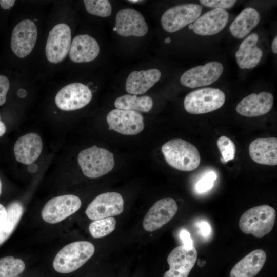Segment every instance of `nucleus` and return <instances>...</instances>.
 Masks as SVG:
<instances>
[{
  "mask_svg": "<svg viewBox=\"0 0 277 277\" xmlns=\"http://www.w3.org/2000/svg\"><path fill=\"white\" fill-rule=\"evenodd\" d=\"M167 163L173 168L183 171H191L200 165L201 157L196 147L181 139H172L162 147Z\"/></svg>",
  "mask_w": 277,
  "mask_h": 277,
  "instance_id": "obj_1",
  "label": "nucleus"
},
{
  "mask_svg": "<svg viewBox=\"0 0 277 277\" xmlns=\"http://www.w3.org/2000/svg\"><path fill=\"white\" fill-rule=\"evenodd\" d=\"M94 251V246L88 241H80L69 243L57 253L53 262V268L59 273L72 272L89 260Z\"/></svg>",
  "mask_w": 277,
  "mask_h": 277,
  "instance_id": "obj_2",
  "label": "nucleus"
},
{
  "mask_svg": "<svg viewBox=\"0 0 277 277\" xmlns=\"http://www.w3.org/2000/svg\"><path fill=\"white\" fill-rule=\"evenodd\" d=\"M275 209L267 205L257 206L249 209L241 216L239 227L242 232L261 238L272 229L275 220Z\"/></svg>",
  "mask_w": 277,
  "mask_h": 277,
  "instance_id": "obj_3",
  "label": "nucleus"
},
{
  "mask_svg": "<svg viewBox=\"0 0 277 277\" xmlns=\"http://www.w3.org/2000/svg\"><path fill=\"white\" fill-rule=\"evenodd\" d=\"M77 162L83 174L91 179L107 174L114 166L113 154L95 145L81 151Z\"/></svg>",
  "mask_w": 277,
  "mask_h": 277,
  "instance_id": "obj_4",
  "label": "nucleus"
},
{
  "mask_svg": "<svg viewBox=\"0 0 277 277\" xmlns=\"http://www.w3.org/2000/svg\"><path fill=\"white\" fill-rule=\"evenodd\" d=\"M225 102V93L214 88H204L193 91L184 98L185 109L189 113H208L221 108Z\"/></svg>",
  "mask_w": 277,
  "mask_h": 277,
  "instance_id": "obj_5",
  "label": "nucleus"
},
{
  "mask_svg": "<svg viewBox=\"0 0 277 277\" xmlns=\"http://www.w3.org/2000/svg\"><path fill=\"white\" fill-rule=\"evenodd\" d=\"M202 10L201 5L193 3L172 7L162 15L161 19L162 26L168 32L177 31L193 23L200 16Z\"/></svg>",
  "mask_w": 277,
  "mask_h": 277,
  "instance_id": "obj_6",
  "label": "nucleus"
},
{
  "mask_svg": "<svg viewBox=\"0 0 277 277\" xmlns=\"http://www.w3.org/2000/svg\"><path fill=\"white\" fill-rule=\"evenodd\" d=\"M81 205V200L76 195L58 196L46 203L42 211V217L48 223L55 224L76 212Z\"/></svg>",
  "mask_w": 277,
  "mask_h": 277,
  "instance_id": "obj_7",
  "label": "nucleus"
},
{
  "mask_svg": "<svg viewBox=\"0 0 277 277\" xmlns=\"http://www.w3.org/2000/svg\"><path fill=\"white\" fill-rule=\"evenodd\" d=\"M71 44L70 27L65 23L54 26L49 32L45 52L47 60L57 64L62 62L69 52Z\"/></svg>",
  "mask_w": 277,
  "mask_h": 277,
  "instance_id": "obj_8",
  "label": "nucleus"
},
{
  "mask_svg": "<svg viewBox=\"0 0 277 277\" xmlns=\"http://www.w3.org/2000/svg\"><path fill=\"white\" fill-rule=\"evenodd\" d=\"M92 93L86 85L73 83L63 87L56 94L55 102L64 111H73L81 109L91 101Z\"/></svg>",
  "mask_w": 277,
  "mask_h": 277,
  "instance_id": "obj_9",
  "label": "nucleus"
},
{
  "mask_svg": "<svg viewBox=\"0 0 277 277\" xmlns=\"http://www.w3.org/2000/svg\"><path fill=\"white\" fill-rule=\"evenodd\" d=\"M124 210L122 195L115 192H109L97 195L88 206L85 213L93 221L114 216Z\"/></svg>",
  "mask_w": 277,
  "mask_h": 277,
  "instance_id": "obj_10",
  "label": "nucleus"
},
{
  "mask_svg": "<svg viewBox=\"0 0 277 277\" xmlns=\"http://www.w3.org/2000/svg\"><path fill=\"white\" fill-rule=\"evenodd\" d=\"M106 120L109 130L124 135L137 134L144 128L143 115L135 111L113 109L108 114Z\"/></svg>",
  "mask_w": 277,
  "mask_h": 277,
  "instance_id": "obj_11",
  "label": "nucleus"
},
{
  "mask_svg": "<svg viewBox=\"0 0 277 277\" xmlns=\"http://www.w3.org/2000/svg\"><path fill=\"white\" fill-rule=\"evenodd\" d=\"M37 37V27L32 21L27 19L21 21L12 31L11 38L12 51L18 57L24 58L33 49Z\"/></svg>",
  "mask_w": 277,
  "mask_h": 277,
  "instance_id": "obj_12",
  "label": "nucleus"
},
{
  "mask_svg": "<svg viewBox=\"0 0 277 277\" xmlns=\"http://www.w3.org/2000/svg\"><path fill=\"white\" fill-rule=\"evenodd\" d=\"M223 70L221 63L210 62L185 72L180 77V82L183 86L190 88L209 85L220 78Z\"/></svg>",
  "mask_w": 277,
  "mask_h": 277,
  "instance_id": "obj_13",
  "label": "nucleus"
},
{
  "mask_svg": "<svg viewBox=\"0 0 277 277\" xmlns=\"http://www.w3.org/2000/svg\"><path fill=\"white\" fill-rule=\"evenodd\" d=\"M197 257V252L194 246L189 247L183 245L174 248L167 257L170 268L163 277H188Z\"/></svg>",
  "mask_w": 277,
  "mask_h": 277,
  "instance_id": "obj_14",
  "label": "nucleus"
},
{
  "mask_svg": "<svg viewBox=\"0 0 277 277\" xmlns=\"http://www.w3.org/2000/svg\"><path fill=\"white\" fill-rule=\"evenodd\" d=\"M177 205L171 197L161 199L156 202L146 214L143 222L144 229L152 232L168 223L176 214Z\"/></svg>",
  "mask_w": 277,
  "mask_h": 277,
  "instance_id": "obj_15",
  "label": "nucleus"
},
{
  "mask_svg": "<svg viewBox=\"0 0 277 277\" xmlns=\"http://www.w3.org/2000/svg\"><path fill=\"white\" fill-rule=\"evenodd\" d=\"M115 31L124 37H141L148 32V25L142 14L138 11L126 8L120 10L115 19Z\"/></svg>",
  "mask_w": 277,
  "mask_h": 277,
  "instance_id": "obj_16",
  "label": "nucleus"
},
{
  "mask_svg": "<svg viewBox=\"0 0 277 277\" xmlns=\"http://www.w3.org/2000/svg\"><path fill=\"white\" fill-rule=\"evenodd\" d=\"M229 13L225 9H213L203 14L192 23V30L196 34L210 36L217 34L226 27Z\"/></svg>",
  "mask_w": 277,
  "mask_h": 277,
  "instance_id": "obj_17",
  "label": "nucleus"
},
{
  "mask_svg": "<svg viewBox=\"0 0 277 277\" xmlns=\"http://www.w3.org/2000/svg\"><path fill=\"white\" fill-rule=\"evenodd\" d=\"M274 102L271 93L261 92L245 97L236 106V112L246 117H256L266 114L271 109Z\"/></svg>",
  "mask_w": 277,
  "mask_h": 277,
  "instance_id": "obj_18",
  "label": "nucleus"
},
{
  "mask_svg": "<svg viewBox=\"0 0 277 277\" xmlns=\"http://www.w3.org/2000/svg\"><path fill=\"white\" fill-rule=\"evenodd\" d=\"M43 149V142L39 135L29 133L19 137L14 146L17 161L25 165L33 163L39 156Z\"/></svg>",
  "mask_w": 277,
  "mask_h": 277,
  "instance_id": "obj_19",
  "label": "nucleus"
},
{
  "mask_svg": "<svg viewBox=\"0 0 277 277\" xmlns=\"http://www.w3.org/2000/svg\"><path fill=\"white\" fill-rule=\"evenodd\" d=\"M99 52V45L95 39L88 34L78 35L72 41L69 55L73 62L86 63L96 58Z\"/></svg>",
  "mask_w": 277,
  "mask_h": 277,
  "instance_id": "obj_20",
  "label": "nucleus"
},
{
  "mask_svg": "<svg viewBox=\"0 0 277 277\" xmlns=\"http://www.w3.org/2000/svg\"><path fill=\"white\" fill-rule=\"evenodd\" d=\"M249 155L256 163L270 166L277 165V138H259L249 145Z\"/></svg>",
  "mask_w": 277,
  "mask_h": 277,
  "instance_id": "obj_21",
  "label": "nucleus"
},
{
  "mask_svg": "<svg viewBox=\"0 0 277 277\" xmlns=\"http://www.w3.org/2000/svg\"><path fill=\"white\" fill-rule=\"evenodd\" d=\"M258 40V35L252 33L241 43L235 53V57L237 64L241 69H252L260 62L263 53L256 45Z\"/></svg>",
  "mask_w": 277,
  "mask_h": 277,
  "instance_id": "obj_22",
  "label": "nucleus"
},
{
  "mask_svg": "<svg viewBox=\"0 0 277 277\" xmlns=\"http://www.w3.org/2000/svg\"><path fill=\"white\" fill-rule=\"evenodd\" d=\"M161 76L160 71L155 68L134 71L127 77L126 90L130 94H143L159 81Z\"/></svg>",
  "mask_w": 277,
  "mask_h": 277,
  "instance_id": "obj_23",
  "label": "nucleus"
},
{
  "mask_svg": "<svg viewBox=\"0 0 277 277\" xmlns=\"http://www.w3.org/2000/svg\"><path fill=\"white\" fill-rule=\"evenodd\" d=\"M267 256L262 249H256L242 259L232 268L230 277H254L264 265Z\"/></svg>",
  "mask_w": 277,
  "mask_h": 277,
  "instance_id": "obj_24",
  "label": "nucleus"
},
{
  "mask_svg": "<svg viewBox=\"0 0 277 277\" xmlns=\"http://www.w3.org/2000/svg\"><path fill=\"white\" fill-rule=\"evenodd\" d=\"M260 21V15L256 10L247 7L235 17L229 27V31L234 37L242 39L255 27Z\"/></svg>",
  "mask_w": 277,
  "mask_h": 277,
  "instance_id": "obj_25",
  "label": "nucleus"
},
{
  "mask_svg": "<svg viewBox=\"0 0 277 277\" xmlns=\"http://www.w3.org/2000/svg\"><path fill=\"white\" fill-rule=\"evenodd\" d=\"M114 106L118 109L148 112L152 108L153 101L148 95L125 94L116 99Z\"/></svg>",
  "mask_w": 277,
  "mask_h": 277,
  "instance_id": "obj_26",
  "label": "nucleus"
},
{
  "mask_svg": "<svg viewBox=\"0 0 277 277\" xmlns=\"http://www.w3.org/2000/svg\"><path fill=\"white\" fill-rule=\"evenodd\" d=\"M6 209L7 216L5 222L0 228V245L11 235L24 212V207L18 201L11 202Z\"/></svg>",
  "mask_w": 277,
  "mask_h": 277,
  "instance_id": "obj_27",
  "label": "nucleus"
},
{
  "mask_svg": "<svg viewBox=\"0 0 277 277\" xmlns=\"http://www.w3.org/2000/svg\"><path fill=\"white\" fill-rule=\"evenodd\" d=\"M25 264L20 259L8 256L0 259V277H16L22 273Z\"/></svg>",
  "mask_w": 277,
  "mask_h": 277,
  "instance_id": "obj_28",
  "label": "nucleus"
},
{
  "mask_svg": "<svg viewBox=\"0 0 277 277\" xmlns=\"http://www.w3.org/2000/svg\"><path fill=\"white\" fill-rule=\"evenodd\" d=\"M116 220L113 217L104 218L92 222L89 226L90 233L94 238L105 236L115 228Z\"/></svg>",
  "mask_w": 277,
  "mask_h": 277,
  "instance_id": "obj_29",
  "label": "nucleus"
},
{
  "mask_svg": "<svg viewBox=\"0 0 277 277\" xmlns=\"http://www.w3.org/2000/svg\"><path fill=\"white\" fill-rule=\"evenodd\" d=\"M84 3L87 11L92 15L106 17L111 14L112 7L109 1L85 0Z\"/></svg>",
  "mask_w": 277,
  "mask_h": 277,
  "instance_id": "obj_30",
  "label": "nucleus"
},
{
  "mask_svg": "<svg viewBox=\"0 0 277 277\" xmlns=\"http://www.w3.org/2000/svg\"><path fill=\"white\" fill-rule=\"evenodd\" d=\"M217 147L221 152V161L223 164L232 160L235 157L236 147L234 142L229 137L223 135L217 141Z\"/></svg>",
  "mask_w": 277,
  "mask_h": 277,
  "instance_id": "obj_31",
  "label": "nucleus"
},
{
  "mask_svg": "<svg viewBox=\"0 0 277 277\" xmlns=\"http://www.w3.org/2000/svg\"><path fill=\"white\" fill-rule=\"evenodd\" d=\"M216 177V174L212 171L206 173L197 182L196 185L197 191L199 193H203L212 188Z\"/></svg>",
  "mask_w": 277,
  "mask_h": 277,
  "instance_id": "obj_32",
  "label": "nucleus"
},
{
  "mask_svg": "<svg viewBox=\"0 0 277 277\" xmlns=\"http://www.w3.org/2000/svg\"><path fill=\"white\" fill-rule=\"evenodd\" d=\"M201 4L206 7L214 9H229L232 7L236 2L234 0H201Z\"/></svg>",
  "mask_w": 277,
  "mask_h": 277,
  "instance_id": "obj_33",
  "label": "nucleus"
},
{
  "mask_svg": "<svg viewBox=\"0 0 277 277\" xmlns=\"http://www.w3.org/2000/svg\"><path fill=\"white\" fill-rule=\"evenodd\" d=\"M10 87L8 78L0 75V106L3 105L6 102V95Z\"/></svg>",
  "mask_w": 277,
  "mask_h": 277,
  "instance_id": "obj_34",
  "label": "nucleus"
},
{
  "mask_svg": "<svg viewBox=\"0 0 277 277\" xmlns=\"http://www.w3.org/2000/svg\"><path fill=\"white\" fill-rule=\"evenodd\" d=\"M180 238L182 240L184 245L191 247L193 246V241L191 238L190 233L185 229H183L180 232Z\"/></svg>",
  "mask_w": 277,
  "mask_h": 277,
  "instance_id": "obj_35",
  "label": "nucleus"
},
{
  "mask_svg": "<svg viewBox=\"0 0 277 277\" xmlns=\"http://www.w3.org/2000/svg\"><path fill=\"white\" fill-rule=\"evenodd\" d=\"M199 228L202 234L204 236H208L210 233V227L207 222L203 221L199 225Z\"/></svg>",
  "mask_w": 277,
  "mask_h": 277,
  "instance_id": "obj_36",
  "label": "nucleus"
},
{
  "mask_svg": "<svg viewBox=\"0 0 277 277\" xmlns=\"http://www.w3.org/2000/svg\"><path fill=\"white\" fill-rule=\"evenodd\" d=\"M7 216V210L5 207L0 204V228L5 222Z\"/></svg>",
  "mask_w": 277,
  "mask_h": 277,
  "instance_id": "obj_37",
  "label": "nucleus"
},
{
  "mask_svg": "<svg viewBox=\"0 0 277 277\" xmlns=\"http://www.w3.org/2000/svg\"><path fill=\"white\" fill-rule=\"evenodd\" d=\"M15 2L13 0H0V5L4 9H8L14 5Z\"/></svg>",
  "mask_w": 277,
  "mask_h": 277,
  "instance_id": "obj_38",
  "label": "nucleus"
},
{
  "mask_svg": "<svg viewBox=\"0 0 277 277\" xmlns=\"http://www.w3.org/2000/svg\"><path fill=\"white\" fill-rule=\"evenodd\" d=\"M37 169V166L35 163H32L28 165L27 170L29 172L34 173Z\"/></svg>",
  "mask_w": 277,
  "mask_h": 277,
  "instance_id": "obj_39",
  "label": "nucleus"
},
{
  "mask_svg": "<svg viewBox=\"0 0 277 277\" xmlns=\"http://www.w3.org/2000/svg\"><path fill=\"white\" fill-rule=\"evenodd\" d=\"M271 48L273 52L275 54L277 53V36H275V38L272 43Z\"/></svg>",
  "mask_w": 277,
  "mask_h": 277,
  "instance_id": "obj_40",
  "label": "nucleus"
},
{
  "mask_svg": "<svg viewBox=\"0 0 277 277\" xmlns=\"http://www.w3.org/2000/svg\"><path fill=\"white\" fill-rule=\"evenodd\" d=\"M17 95L21 98H24L27 95V91L23 88H21L17 91Z\"/></svg>",
  "mask_w": 277,
  "mask_h": 277,
  "instance_id": "obj_41",
  "label": "nucleus"
},
{
  "mask_svg": "<svg viewBox=\"0 0 277 277\" xmlns=\"http://www.w3.org/2000/svg\"><path fill=\"white\" fill-rule=\"evenodd\" d=\"M6 130L5 125L3 123L0 119V136H3Z\"/></svg>",
  "mask_w": 277,
  "mask_h": 277,
  "instance_id": "obj_42",
  "label": "nucleus"
},
{
  "mask_svg": "<svg viewBox=\"0 0 277 277\" xmlns=\"http://www.w3.org/2000/svg\"><path fill=\"white\" fill-rule=\"evenodd\" d=\"M171 42V38L170 37H167L165 39V43H169Z\"/></svg>",
  "mask_w": 277,
  "mask_h": 277,
  "instance_id": "obj_43",
  "label": "nucleus"
},
{
  "mask_svg": "<svg viewBox=\"0 0 277 277\" xmlns=\"http://www.w3.org/2000/svg\"><path fill=\"white\" fill-rule=\"evenodd\" d=\"M128 2H131V3H138L140 2H142V1H138V0H131V1H128Z\"/></svg>",
  "mask_w": 277,
  "mask_h": 277,
  "instance_id": "obj_44",
  "label": "nucleus"
},
{
  "mask_svg": "<svg viewBox=\"0 0 277 277\" xmlns=\"http://www.w3.org/2000/svg\"><path fill=\"white\" fill-rule=\"evenodd\" d=\"M2 182H1V179H0V195H1V193H2Z\"/></svg>",
  "mask_w": 277,
  "mask_h": 277,
  "instance_id": "obj_45",
  "label": "nucleus"
},
{
  "mask_svg": "<svg viewBox=\"0 0 277 277\" xmlns=\"http://www.w3.org/2000/svg\"><path fill=\"white\" fill-rule=\"evenodd\" d=\"M188 28L189 29H192V23L189 25Z\"/></svg>",
  "mask_w": 277,
  "mask_h": 277,
  "instance_id": "obj_46",
  "label": "nucleus"
},
{
  "mask_svg": "<svg viewBox=\"0 0 277 277\" xmlns=\"http://www.w3.org/2000/svg\"><path fill=\"white\" fill-rule=\"evenodd\" d=\"M16 277H18V276H16Z\"/></svg>",
  "mask_w": 277,
  "mask_h": 277,
  "instance_id": "obj_47",
  "label": "nucleus"
}]
</instances>
